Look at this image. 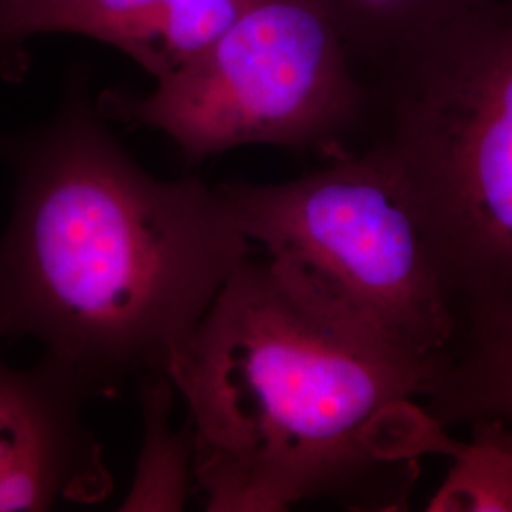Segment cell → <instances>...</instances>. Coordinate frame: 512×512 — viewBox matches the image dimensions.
I'll use <instances>...</instances> for the list:
<instances>
[{"label":"cell","mask_w":512,"mask_h":512,"mask_svg":"<svg viewBox=\"0 0 512 512\" xmlns=\"http://www.w3.org/2000/svg\"><path fill=\"white\" fill-rule=\"evenodd\" d=\"M217 192L275 266L408 351L450 357L463 319L408 183L380 143L294 181Z\"/></svg>","instance_id":"obj_4"},{"label":"cell","mask_w":512,"mask_h":512,"mask_svg":"<svg viewBox=\"0 0 512 512\" xmlns=\"http://www.w3.org/2000/svg\"><path fill=\"white\" fill-rule=\"evenodd\" d=\"M143 404V448L120 511H183L194 480V440L188 425L171 429L175 385L167 372L137 382Z\"/></svg>","instance_id":"obj_9"},{"label":"cell","mask_w":512,"mask_h":512,"mask_svg":"<svg viewBox=\"0 0 512 512\" xmlns=\"http://www.w3.org/2000/svg\"><path fill=\"white\" fill-rule=\"evenodd\" d=\"M334 21L366 82L492 0H317Z\"/></svg>","instance_id":"obj_8"},{"label":"cell","mask_w":512,"mask_h":512,"mask_svg":"<svg viewBox=\"0 0 512 512\" xmlns=\"http://www.w3.org/2000/svg\"><path fill=\"white\" fill-rule=\"evenodd\" d=\"M461 319L512 300V0H492L370 80Z\"/></svg>","instance_id":"obj_3"},{"label":"cell","mask_w":512,"mask_h":512,"mask_svg":"<svg viewBox=\"0 0 512 512\" xmlns=\"http://www.w3.org/2000/svg\"><path fill=\"white\" fill-rule=\"evenodd\" d=\"M471 427V444H456V463L427 511L512 512V423L476 420Z\"/></svg>","instance_id":"obj_10"},{"label":"cell","mask_w":512,"mask_h":512,"mask_svg":"<svg viewBox=\"0 0 512 512\" xmlns=\"http://www.w3.org/2000/svg\"><path fill=\"white\" fill-rule=\"evenodd\" d=\"M425 410L442 427L476 420L512 423V300L463 321Z\"/></svg>","instance_id":"obj_7"},{"label":"cell","mask_w":512,"mask_h":512,"mask_svg":"<svg viewBox=\"0 0 512 512\" xmlns=\"http://www.w3.org/2000/svg\"><path fill=\"white\" fill-rule=\"evenodd\" d=\"M84 401L44 363L19 370L0 359V511H46L110 494L101 444L80 412Z\"/></svg>","instance_id":"obj_6"},{"label":"cell","mask_w":512,"mask_h":512,"mask_svg":"<svg viewBox=\"0 0 512 512\" xmlns=\"http://www.w3.org/2000/svg\"><path fill=\"white\" fill-rule=\"evenodd\" d=\"M442 365L247 256L167 363L207 511H287L450 456L456 442L416 403Z\"/></svg>","instance_id":"obj_2"},{"label":"cell","mask_w":512,"mask_h":512,"mask_svg":"<svg viewBox=\"0 0 512 512\" xmlns=\"http://www.w3.org/2000/svg\"><path fill=\"white\" fill-rule=\"evenodd\" d=\"M71 73L59 109L10 145L12 219L0 238V338H35L86 399L167 372L251 241L196 177L137 164Z\"/></svg>","instance_id":"obj_1"},{"label":"cell","mask_w":512,"mask_h":512,"mask_svg":"<svg viewBox=\"0 0 512 512\" xmlns=\"http://www.w3.org/2000/svg\"><path fill=\"white\" fill-rule=\"evenodd\" d=\"M97 107L109 122L162 131L190 164L247 145L330 160L372 128V88L317 0H243L152 92L107 90Z\"/></svg>","instance_id":"obj_5"}]
</instances>
